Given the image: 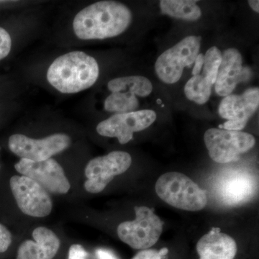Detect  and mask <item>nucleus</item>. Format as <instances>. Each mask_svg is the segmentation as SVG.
<instances>
[{"instance_id":"obj_18","label":"nucleus","mask_w":259,"mask_h":259,"mask_svg":"<svg viewBox=\"0 0 259 259\" xmlns=\"http://www.w3.org/2000/svg\"><path fill=\"white\" fill-rule=\"evenodd\" d=\"M197 3V1L189 0H161L160 8L163 14L172 18L194 21L202 15L200 8L196 4Z\"/></svg>"},{"instance_id":"obj_25","label":"nucleus","mask_w":259,"mask_h":259,"mask_svg":"<svg viewBox=\"0 0 259 259\" xmlns=\"http://www.w3.org/2000/svg\"><path fill=\"white\" fill-rule=\"evenodd\" d=\"M96 254L98 259H118L115 253L107 249L99 248L96 250Z\"/></svg>"},{"instance_id":"obj_22","label":"nucleus","mask_w":259,"mask_h":259,"mask_svg":"<svg viewBox=\"0 0 259 259\" xmlns=\"http://www.w3.org/2000/svg\"><path fill=\"white\" fill-rule=\"evenodd\" d=\"M168 252V248H163L160 250H144L138 253L133 259H163Z\"/></svg>"},{"instance_id":"obj_13","label":"nucleus","mask_w":259,"mask_h":259,"mask_svg":"<svg viewBox=\"0 0 259 259\" xmlns=\"http://www.w3.org/2000/svg\"><path fill=\"white\" fill-rule=\"evenodd\" d=\"M259 105L258 88H250L241 95H228L220 104L219 114L228 120L220 128L241 131L256 111Z\"/></svg>"},{"instance_id":"obj_24","label":"nucleus","mask_w":259,"mask_h":259,"mask_svg":"<svg viewBox=\"0 0 259 259\" xmlns=\"http://www.w3.org/2000/svg\"><path fill=\"white\" fill-rule=\"evenodd\" d=\"M88 253L81 245L74 244L69 248L68 259H87Z\"/></svg>"},{"instance_id":"obj_12","label":"nucleus","mask_w":259,"mask_h":259,"mask_svg":"<svg viewBox=\"0 0 259 259\" xmlns=\"http://www.w3.org/2000/svg\"><path fill=\"white\" fill-rule=\"evenodd\" d=\"M15 168L22 176L36 182L48 192L66 194L71 187L64 169L54 158L42 161H32L21 158L15 165Z\"/></svg>"},{"instance_id":"obj_21","label":"nucleus","mask_w":259,"mask_h":259,"mask_svg":"<svg viewBox=\"0 0 259 259\" xmlns=\"http://www.w3.org/2000/svg\"><path fill=\"white\" fill-rule=\"evenodd\" d=\"M12 49V39L9 32L0 27V60L9 55Z\"/></svg>"},{"instance_id":"obj_20","label":"nucleus","mask_w":259,"mask_h":259,"mask_svg":"<svg viewBox=\"0 0 259 259\" xmlns=\"http://www.w3.org/2000/svg\"><path fill=\"white\" fill-rule=\"evenodd\" d=\"M222 61V54L216 47L208 49L204 56L203 72L202 76L211 85L214 84L217 79L218 70Z\"/></svg>"},{"instance_id":"obj_26","label":"nucleus","mask_w":259,"mask_h":259,"mask_svg":"<svg viewBox=\"0 0 259 259\" xmlns=\"http://www.w3.org/2000/svg\"><path fill=\"white\" fill-rule=\"evenodd\" d=\"M194 69L192 70V74L193 76L196 75H199L200 73L201 70L202 69L204 64V55L203 54H200L197 56V59L194 61Z\"/></svg>"},{"instance_id":"obj_2","label":"nucleus","mask_w":259,"mask_h":259,"mask_svg":"<svg viewBox=\"0 0 259 259\" xmlns=\"http://www.w3.org/2000/svg\"><path fill=\"white\" fill-rule=\"evenodd\" d=\"M100 74L97 61L83 51H76L59 56L47 71L51 86L63 94H75L91 88Z\"/></svg>"},{"instance_id":"obj_16","label":"nucleus","mask_w":259,"mask_h":259,"mask_svg":"<svg viewBox=\"0 0 259 259\" xmlns=\"http://www.w3.org/2000/svg\"><path fill=\"white\" fill-rule=\"evenodd\" d=\"M237 250L235 240L219 228H212L197 243L199 259H234Z\"/></svg>"},{"instance_id":"obj_1","label":"nucleus","mask_w":259,"mask_h":259,"mask_svg":"<svg viewBox=\"0 0 259 259\" xmlns=\"http://www.w3.org/2000/svg\"><path fill=\"white\" fill-rule=\"evenodd\" d=\"M132 20L131 10L122 3L100 1L89 5L76 15L73 29L81 40H102L120 35Z\"/></svg>"},{"instance_id":"obj_19","label":"nucleus","mask_w":259,"mask_h":259,"mask_svg":"<svg viewBox=\"0 0 259 259\" xmlns=\"http://www.w3.org/2000/svg\"><path fill=\"white\" fill-rule=\"evenodd\" d=\"M212 85L202 75H196L187 83L185 88L186 97L199 105H204L208 101L211 95Z\"/></svg>"},{"instance_id":"obj_23","label":"nucleus","mask_w":259,"mask_h":259,"mask_svg":"<svg viewBox=\"0 0 259 259\" xmlns=\"http://www.w3.org/2000/svg\"><path fill=\"white\" fill-rule=\"evenodd\" d=\"M12 243V235L6 227L0 224V253H4Z\"/></svg>"},{"instance_id":"obj_10","label":"nucleus","mask_w":259,"mask_h":259,"mask_svg":"<svg viewBox=\"0 0 259 259\" xmlns=\"http://www.w3.org/2000/svg\"><path fill=\"white\" fill-rule=\"evenodd\" d=\"M10 189L20 210L35 218L49 215L53 208L50 195L35 181L25 176L12 177Z\"/></svg>"},{"instance_id":"obj_9","label":"nucleus","mask_w":259,"mask_h":259,"mask_svg":"<svg viewBox=\"0 0 259 259\" xmlns=\"http://www.w3.org/2000/svg\"><path fill=\"white\" fill-rule=\"evenodd\" d=\"M71 139L68 135L56 134L41 139H34L25 135L10 136L8 146L16 156L32 161H42L51 158L69 148Z\"/></svg>"},{"instance_id":"obj_17","label":"nucleus","mask_w":259,"mask_h":259,"mask_svg":"<svg viewBox=\"0 0 259 259\" xmlns=\"http://www.w3.org/2000/svg\"><path fill=\"white\" fill-rule=\"evenodd\" d=\"M256 182L245 174H236L225 177L220 184V197L225 204L239 205L249 201L256 192Z\"/></svg>"},{"instance_id":"obj_5","label":"nucleus","mask_w":259,"mask_h":259,"mask_svg":"<svg viewBox=\"0 0 259 259\" xmlns=\"http://www.w3.org/2000/svg\"><path fill=\"white\" fill-rule=\"evenodd\" d=\"M107 88L111 94L104 102V108L116 114L136 111L139 106L137 96L147 97L153 90L150 80L142 76L115 78L109 81Z\"/></svg>"},{"instance_id":"obj_8","label":"nucleus","mask_w":259,"mask_h":259,"mask_svg":"<svg viewBox=\"0 0 259 259\" xmlns=\"http://www.w3.org/2000/svg\"><path fill=\"white\" fill-rule=\"evenodd\" d=\"M131 163L132 158L125 151H113L90 160L85 168V190L90 193H100L115 177L125 173Z\"/></svg>"},{"instance_id":"obj_7","label":"nucleus","mask_w":259,"mask_h":259,"mask_svg":"<svg viewBox=\"0 0 259 259\" xmlns=\"http://www.w3.org/2000/svg\"><path fill=\"white\" fill-rule=\"evenodd\" d=\"M201 37H186L158 58L155 69L158 78L166 83H177L183 70L193 64L200 49Z\"/></svg>"},{"instance_id":"obj_4","label":"nucleus","mask_w":259,"mask_h":259,"mask_svg":"<svg viewBox=\"0 0 259 259\" xmlns=\"http://www.w3.org/2000/svg\"><path fill=\"white\" fill-rule=\"evenodd\" d=\"M136 218L119 225L117 235L122 242L137 250H147L157 243L163 232V223L153 209L135 207Z\"/></svg>"},{"instance_id":"obj_14","label":"nucleus","mask_w":259,"mask_h":259,"mask_svg":"<svg viewBox=\"0 0 259 259\" xmlns=\"http://www.w3.org/2000/svg\"><path fill=\"white\" fill-rule=\"evenodd\" d=\"M241 53L236 49H227L222 55L218 70L215 91L221 96L231 95L236 85L245 79Z\"/></svg>"},{"instance_id":"obj_11","label":"nucleus","mask_w":259,"mask_h":259,"mask_svg":"<svg viewBox=\"0 0 259 259\" xmlns=\"http://www.w3.org/2000/svg\"><path fill=\"white\" fill-rule=\"evenodd\" d=\"M156 117V112L150 110L117 113L100 122L97 132L105 137L116 138L120 144H126L133 139L134 133L148 128Z\"/></svg>"},{"instance_id":"obj_6","label":"nucleus","mask_w":259,"mask_h":259,"mask_svg":"<svg viewBox=\"0 0 259 259\" xmlns=\"http://www.w3.org/2000/svg\"><path fill=\"white\" fill-rule=\"evenodd\" d=\"M209 157L218 163L236 161L240 155L254 146L255 138L241 131L210 128L204 136Z\"/></svg>"},{"instance_id":"obj_15","label":"nucleus","mask_w":259,"mask_h":259,"mask_svg":"<svg viewBox=\"0 0 259 259\" xmlns=\"http://www.w3.org/2000/svg\"><path fill=\"white\" fill-rule=\"evenodd\" d=\"M35 241L20 245L17 259H53L60 248V240L52 231L38 227L32 232Z\"/></svg>"},{"instance_id":"obj_3","label":"nucleus","mask_w":259,"mask_h":259,"mask_svg":"<svg viewBox=\"0 0 259 259\" xmlns=\"http://www.w3.org/2000/svg\"><path fill=\"white\" fill-rule=\"evenodd\" d=\"M155 188L162 200L177 209L194 212L202 210L207 204L206 191L180 172H167L161 175Z\"/></svg>"},{"instance_id":"obj_27","label":"nucleus","mask_w":259,"mask_h":259,"mask_svg":"<svg viewBox=\"0 0 259 259\" xmlns=\"http://www.w3.org/2000/svg\"><path fill=\"white\" fill-rule=\"evenodd\" d=\"M248 5L252 10H254L255 13H259V2L258 0H250L248 1Z\"/></svg>"}]
</instances>
